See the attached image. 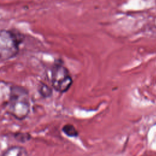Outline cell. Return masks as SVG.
Instances as JSON below:
<instances>
[{
	"instance_id": "6da1fadb",
	"label": "cell",
	"mask_w": 156,
	"mask_h": 156,
	"mask_svg": "<svg viewBox=\"0 0 156 156\" xmlns=\"http://www.w3.org/2000/svg\"><path fill=\"white\" fill-rule=\"evenodd\" d=\"M5 107L7 112L14 118L18 120L24 119L29 115L30 108L28 90L23 87L12 86Z\"/></svg>"
},
{
	"instance_id": "7a4b0ae2",
	"label": "cell",
	"mask_w": 156,
	"mask_h": 156,
	"mask_svg": "<svg viewBox=\"0 0 156 156\" xmlns=\"http://www.w3.org/2000/svg\"><path fill=\"white\" fill-rule=\"evenodd\" d=\"M23 40V35L15 30H1L0 60H8L16 57Z\"/></svg>"
},
{
	"instance_id": "3957f363",
	"label": "cell",
	"mask_w": 156,
	"mask_h": 156,
	"mask_svg": "<svg viewBox=\"0 0 156 156\" xmlns=\"http://www.w3.org/2000/svg\"><path fill=\"white\" fill-rule=\"evenodd\" d=\"M51 83L57 92H66L73 84V79L66 67L62 63H55L51 69Z\"/></svg>"
},
{
	"instance_id": "277c9868",
	"label": "cell",
	"mask_w": 156,
	"mask_h": 156,
	"mask_svg": "<svg viewBox=\"0 0 156 156\" xmlns=\"http://www.w3.org/2000/svg\"><path fill=\"white\" fill-rule=\"evenodd\" d=\"M27 155L28 153L26 148L20 146L10 147L2 153V155L4 156H26Z\"/></svg>"
},
{
	"instance_id": "5b68a950",
	"label": "cell",
	"mask_w": 156,
	"mask_h": 156,
	"mask_svg": "<svg viewBox=\"0 0 156 156\" xmlns=\"http://www.w3.org/2000/svg\"><path fill=\"white\" fill-rule=\"evenodd\" d=\"M38 91L40 95L43 98H49L52 94V88L43 82L40 83L38 88Z\"/></svg>"
},
{
	"instance_id": "8992f818",
	"label": "cell",
	"mask_w": 156,
	"mask_h": 156,
	"mask_svg": "<svg viewBox=\"0 0 156 156\" xmlns=\"http://www.w3.org/2000/svg\"><path fill=\"white\" fill-rule=\"evenodd\" d=\"M63 132L69 137H76L78 136L79 133L75 127L70 124H65L62 127Z\"/></svg>"
},
{
	"instance_id": "52a82bcc",
	"label": "cell",
	"mask_w": 156,
	"mask_h": 156,
	"mask_svg": "<svg viewBox=\"0 0 156 156\" xmlns=\"http://www.w3.org/2000/svg\"><path fill=\"white\" fill-rule=\"evenodd\" d=\"M13 138L18 142L24 143L31 139V135L27 132H16L13 134Z\"/></svg>"
}]
</instances>
